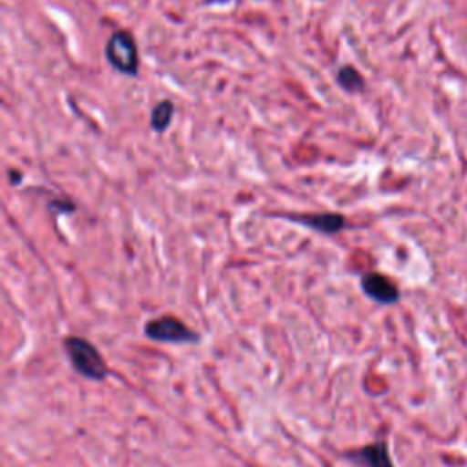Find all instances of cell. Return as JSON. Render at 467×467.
Wrapping results in <instances>:
<instances>
[{"mask_svg": "<svg viewBox=\"0 0 467 467\" xmlns=\"http://www.w3.org/2000/svg\"><path fill=\"white\" fill-rule=\"evenodd\" d=\"M64 350L73 370L82 378L91 381H104L108 378V363L91 341L80 336H67L64 339Z\"/></svg>", "mask_w": 467, "mask_h": 467, "instance_id": "cell-1", "label": "cell"}, {"mask_svg": "<svg viewBox=\"0 0 467 467\" xmlns=\"http://www.w3.org/2000/svg\"><path fill=\"white\" fill-rule=\"evenodd\" d=\"M144 336L157 343H175V345H188L199 343L201 334L190 328L175 316H161L153 317L144 325Z\"/></svg>", "mask_w": 467, "mask_h": 467, "instance_id": "cell-2", "label": "cell"}, {"mask_svg": "<svg viewBox=\"0 0 467 467\" xmlns=\"http://www.w3.org/2000/svg\"><path fill=\"white\" fill-rule=\"evenodd\" d=\"M106 58L113 69L135 77L139 71V53L133 35L124 29L111 33L106 42Z\"/></svg>", "mask_w": 467, "mask_h": 467, "instance_id": "cell-3", "label": "cell"}, {"mask_svg": "<svg viewBox=\"0 0 467 467\" xmlns=\"http://www.w3.org/2000/svg\"><path fill=\"white\" fill-rule=\"evenodd\" d=\"M361 290L363 294L379 303V305H392L400 299V290L394 281L379 272H367L361 275Z\"/></svg>", "mask_w": 467, "mask_h": 467, "instance_id": "cell-4", "label": "cell"}, {"mask_svg": "<svg viewBox=\"0 0 467 467\" xmlns=\"http://www.w3.org/2000/svg\"><path fill=\"white\" fill-rule=\"evenodd\" d=\"M348 462L358 467H394V462L389 454V447L385 441H374L343 454Z\"/></svg>", "mask_w": 467, "mask_h": 467, "instance_id": "cell-5", "label": "cell"}, {"mask_svg": "<svg viewBox=\"0 0 467 467\" xmlns=\"http://www.w3.org/2000/svg\"><path fill=\"white\" fill-rule=\"evenodd\" d=\"M288 221L299 223L301 226L312 228L321 234H336L345 228V215L337 212H321V213H292L283 215Z\"/></svg>", "mask_w": 467, "mask_h": 467, "instance_id": "cell-6", "label": "cell"}, {"mask_svg": "<svg viewBox=\"0 0 467 467\" xmlns=\"http://www.w3.org/2000/svg\"><path fill=\"white\" fill-rule=\"evenodd\" d=\"M336 82L347 93H358V91H361L365 88V80H363L361 73L354 66H350V64H345V66H341L337 69Z\"/></svg>", "mask_w": 467, "mask_h": 467, "instance_id": "cell-7", "label": "cell"}, {"mask_svg": "<svg viewBox=\"0 0 467 467\" xmlns=\"http://www.w3.org/2000/svg\"><path fill=\"white\" fill-rule=\"evenodd\" d=\"M173 111H175V108H173V102H171V100L164 99V100L157 102V104L153 106V109H151V115H150L151 130H153V131H159V133L164 131V130L170 126L171 119H173Z\"/></svg>", "mask_w": 467, "mask_h": 467, "instance_id": "cell-8", "label": "cell"}, {"mask_svg": "<svg viewBox=\"0 0 467 467\" xmlns=\"http://www.w3.org/2000/svg\"><path fill=\"white\" fill-rule=\"evenodd\" d=\"M49 208H51V210H57V212H60V213H71V212H75V204L69 202V201H62V199L49 202Z\"/></svg>", "mask_w": 467, "mask_h": 467, "instance_id": "cell-9", "label": "cell"}, {"mask_svg": "<svg viewBox=\"0 0 467 467\" xmlns=\"http://www.w3.org/2000/svg\"><path fill=\"white\" fill-rule=\"evenodd\" d=\"M9 179H11V184H20V179H22V173L20 171H9Z\"/></svg>", "mask_w": 467, "mask_h": 467, "instance_id": "cell-10", "label": "cell"}, {"mask_svg": "<svg viewBox=\"0 0 467 467\" xmlns=\"http://www.w3.org/2000/svg\"><path fill=\"white\" fill-rule=\"evenodd\" d=\"M224 2H228V0H204V4H208V5H212V4H224Z\"/></svg>", "mask_w": 467, "mask_h": 467, "instance_id": "cell-11", "label": "cell"}]
</instances>
